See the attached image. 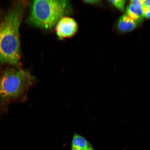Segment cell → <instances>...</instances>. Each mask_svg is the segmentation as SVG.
<instances>
[{
	"instance_id": "6",
	"label": "cell",
	"mask_w": 150,
	"mask_h": 150,
	"mask_svg": "<svg viewBox=\"0 0 150 150\" xmlns=\"http://www.w3.org/2000/svg\"><path fill=\"white\" fill-rule=\"evenodd\" d=\"M126 13L127 16L137 22H141L143 20V6L138 7L130 4L127 7Z\"/></svg>"
},
{
	"instance_id": "11",
	"label": "cell",
	"mask_w": 150,
	"mask_h": 150,
	"mask_svg": "<svg viewBox=\"0 0 150 150\" xmlns=\"http://www.w3.org/2000/svg\"><path fill=\"white\" fill-rule=\"evenodd\" d=\"M84 1L86 3L94 4H98L100 2V1Z\"/></svg>"
},
{
	"instance_id": "3",
	"label": "cell",
	"mask_w": 150,
	"mask_h": 150,
	"mask_svg": "<svg viewBox=\"0 0 150 150\" xmlns=\"http://www.w3.org/2000/svg\"><path fill=\"white\" fill-rule=\"evenodd\" d=\"M33 79L28 71L13 68L0 73V98L5 100L19 99L25 96Z\"/></svg>"
},
{
	"instance_id": "10",
	"label": "cell",
	"mask_w": 150,
	"mask_h": 150,
	"mask_svg": "<svg viewBox=\"0 0 150 150\" xmlns=\"http://www.w3.org/2000/svg\"><path fill=\"white\" fill-rule=\"evenodd\" d=\"M144 17L147 19H150V7L143 6Z\"/></svg>"
},
{
	"instance_id": "8",
	"label": "cell",
	"mask_w": 150,
	"mask_h": 150,
	"mask_svg": "<svg viewBox=\"0 0 150 150\" xmlns=\"http://www.w3.org/2000/svg\"><path fill=\"white\" fill-rule=\"evenodd\" d=\"M110 3L113 4L119 10L123 12L125 10V1L124 0H114V1H109Z\"/></svg>"
},
{
	"instance_id": "13",
	"label": "cell",
	"mask_w": 150,
	"mask_h": 150,
	"mask_svg": "<svg viewBox=\"0 0 150 150\" xmlns=\"http://www.w3.org/2000/svg\"><path fill=\"white\" fill-rule=\"evenodd\" d=\"M86 150H93V148L91 147V145H90Z\"/></svg>"
},
{
	"instance_id": "1",
	"label": "cell",
	"mask_w": 150,
	"mask_h": 150,
	"mask_svg": "<svg viewBox=\"0 0 150 150\" xmlns=\"http://www.w3.org/2000/svg\"><path fill=\"white\" fill-rule=\"evenodd\" d=\"M24 5L18 3L9 10L0 23V64L19 66L20 41L19 30Z\"/></svg>"
},
{
	"instance_id": "4",
	"label": "cell",
	"mask_w": 150,
	"mask_h": 150,
	"mask_svg": "<svg viewBox=\"0 0 150 150\" xmlns=\"http://www.w3.org/2000/svg\"><path fill=\"white\" fill-rule=\"evenodd\" d=\"M78 28V24L74 19L64 16L56 24V34L60 39L72 37L76 34Z\"/></svg>"
},
{
	"instance_id": "14",
	"label": "cell",
	"mask_w": 150,
	"mask_h": 150,
	"mask_svg": "<svg viewBox=\"0 0 150 150\" xmlns=\"http://www.w3.org/2000/svg\"><path fill=\"white\" fill-rule=\"evenodd\" d=\"M72 150H83L78 149H75V148H72Z\"/></svg>"
},
{
	"instance_id": "9",
	"label": "cell",
	"mask_w": 150,
	"mask_h": 150,
	"mask_svg": "<svg viewBox=\"0 0 150 150\" xmlns=\"http://www.w3.org/2000/svg\"><path fill=\"white\" fill-rule=\"evenodd\" d=\"M130 4L138 7H142L143 5V1L141 0H133L130 1Z\"/></svg>"
},
{
	"instance_id": "12",
	"label": "cell",
	"mask_w": 150,
	"mask_h": 150,
	"mask_svg": "<svg viewBox=\"0 0 150 150\" xmlns=\"http://www.w3.org/2000/svg\"><path fill=\"white\" fill-rule=\"evenodd\" d=\"M144 6L150 7V0H145L143 1Z\"/></svg>"
},
{
	"instance_id": "2",
	"label": "cell",
	"mask_w": 150,
	"mask_h": 150,
	"mask_svg": "<svg viewBox=\"0 0 150 150\" xmlns=\"http://www.w3.org/2000/svg\"><path fill=\"white\" fill-rule=\"evenodd\" d=\"M69 8L67 1H35L32 4L28 21L35 27L50 29L68 12Z\"/></svg>"
},
{
	"instance_id": "5",
	"label": "cell",
	"mask_w": 150,
	"mask_h": 150,
	"mask_svg": "<svg viewBox=\"0 0 150 150\" xmlns=\"http://www.w3.org/2000/svg\"><path fill=\"white\" fill-rule=\"evenodd\" d=\"M137 23L130 17L124 15L120 18L117 23V27L120 31L126 33L134 29Z\"/></svg>"
},
{
	"instance_id": "7",
	"label": "cell",
	"mask_w": 150,
	"mask_h": 150,
	"mask_svg": "<svg viewBox=\"0 0 150 150\" xmlns=\"http://www.w3.org/2000/svg\"><path fill=\"white\" fill-rule=\"evenodd\" d=\"M90 145L83 137L78 134H74L72 141V148L86 150Z\"/></svg>"
}]
</instances>
